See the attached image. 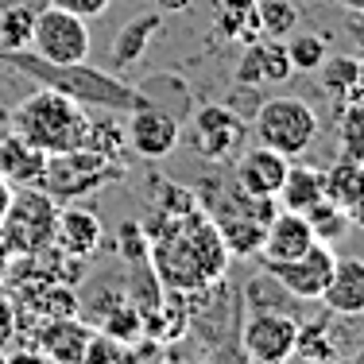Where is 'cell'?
<instances>
[{
  "instance_id": "cell-1",
  "label": "cell",
  "mask_w": 364,
  "mask_h": 364,
  "mask_svg": "<svg viewBox=\"0 0 364 364\" xmlns=\"http://www.w3.org/2000/svg\"><path fill=\"white\" fill-rule=\"evenodd\" d=\"M167 229L155 232V275L171 291H202L205 283L221 279L229 267V248H225L218 225L202 210L190 213H163Z\"/></svg>"
},
{
  "instance_id": "cell-2",
  "label": "cell",
  "mask_w": 364,
  "mask_h": 364,
  "mask_svg": "<svg viewBox=\"0 0 364 364\" xmlns=\"http://www.w3.org/2000/svg\"><path fill=\"white\" fill-rule=\"evenodd\" d=\"M0 63L16 66L20 74L36 77L39 85L47 90H58L66 97H74L77 105L85 109H109V112H136L147 105V97L132 85H124L120 77H112L105 70H93L90 63H74V66H55L43 63L39 55H31L28 47L23 50H0Z\"/></svg>"
},
{
  "instance_id": "cell-3",
  "label": "cell",
  "mask_w": 364,
  "mask_h": 364,
  "mask_svg": "<svg viewBox=\"0 0 364 364\" xmlns=\"http://www.w3.org/2000/svg\"><path fill=\"white\" fill-rule=\"evenodd\" d=\"M12 132L43 155H66L85 147V132H90V112L77 105L74 97L58 90L39 85L31 97H23L12 109Z\"/></svg>"
},
{
  "instance_id": "cell-4",
  "label": "cell",
  "mask_w": 364,
  "mask_h": 364,
  "mask_svg": "<svg viewBox=\"0 0 364 364\" xmlns=\"http://www.w3.org/2000/svg\"><path fill=\"white\" fill-rule=\"evenodd\" d=\"M63 205L43 186H12L4 218H0V237H4L12 256H31L55 245V225Z\"/></svg>"
},
{
  "instance_id": "cell-5",
  "label": "cell",
  "mask_w": 364,
  "mask_h": 364,
  "mask_svg": "<svg viewBox=\"0 0 364 364\" xmlns=\"http://www.w3.org/2000/svg\"><path fill=\"white\" fill-rule=\"evenodd\" d=\"M252 132H256V144L272 147V151L287 155V159H299L318 140V112L302 97L279 93V97H267L256 105Z\"/></svg>"
},
{
  "instance_id": "cell-6",
  "label": "cell",
  "mask_w": 364,
  "mask_h": 364,
  "mask_svg": "<svg viewBox=\"0 0 364 364\" xmlns=\"http://www.w3.org/2000/svg\"><path fill=\"white\" fill-rule=\"evenodd\" d=\"M210 205H213L210 221L218 225L229 256H256L267 221L275 218L272 198H252V194H245V190L232 182L229 194H218V198L210 194Z\"/></svg>"
},
{
  "instance_id": "cell-7",
  "label": "cell",
  "mask_w": 364,
  "mask_h": 364,
  "mask_svg": "<svg viewBox=\"0 0 364 364\" xmlns=\"http://www.w3.org/2000/svg\"><path fill=\"white\" fill-rule=\"evenodd\" d=\"M90 20L74 12H63V8L47 4L43 12H36L31 20V39L28 50L39 55L43 63H55V66H74V63H90Z\"/></svg>"
},
{
  "instance_id": "cell-8",
  "label": "cell",
  "mask_w": 364,
  "mask_h": 364,
  "mask_svg": "<svg viewBox=\"0 0 364 364\" xmlns=\"http://www.w3.org/2000/svg\"><path fill=\"white\" fill-rule=\"evenodd\" d=\"M109 178H120V163L109 155L93 151V147H77L66 155H50L47 171H43V190H47L55 202H70L82 198L90 190L105 186Z\"/></svg>"
},
{
  "instance_id": "cell-9",
  "label": "cell",
  "mask_w": 364,
  "mask_h": 364,
  "mask_svg": "<svg viewBox=\"0 0 364 364\" xmlns=\"http://www.w3.org/2000/svg\"><path fill=\"white\" fill-rule=\"evenodd\" d=\"M333 264H337L333 245L314 240V245H310L302 256L287 259V264H267L264 272L272 275V279L279 283L291 299L318 302V299H322V291H326V283H329V275H333Z\"/></svg>"
},
{
  "instance_id": "cell-10",
  "label": "cell",
  "mask_w": 364,
  "mask_h": 364,
  "mask_svg": "<svg viewBox=\"0 0 364 364\" xmlns=\"http://www.w3.org/2000/svg\"><path fill=\"white\" fill-rule=\"evenodd\" d=\"M299 329H302V322L291 314H275V310L256 314L245 326L248 360L252 364H287L294 357V345H299Z\"/></svg>"
},
{
  "instance_id": "cell-11",
  "label": "cell",
  "mask_w": 364,
  "mask_h": 364,
  "mask_svg": "<svg viewBox=\"0 0 364 364\" xmlns=\"http://www.w3.org/2000/svg\"><path fill=\"white\" fill-rule=\"evenodd\" d=\"M245 132H248V124L237 109L205 105V109H198V117H194V147H198V155H205V159H213V163L232 159L240 140H245Z\"/></svg>"
},
{
  "instance_id": "cell-12",
  "label": "cell",
  "mask_w": 364,
  "mask_h": 364,
  "mask_svg": "<svg viewBox=\"0 0 364 364\" xmlns=\"http://www.w3.org/2000/svg\"><path fill=\"white\" fill-rule=\"evenodd\" d=\"M124 140L132 151H140L144 159H167V155L182 144V124H178L175 112L155 109L151 101H147L144 109L132 112V120H128V128H124Z\"/></svg>"
},
{
  "instance_id": "cell-13",
  "label": "cell",
  "mask_w": 364,
  "mask_h": 364,
  "mask_svg": "<svg viewBox=\"0 0 364 364\" xmlns=\"http://www.w3.org/2000/svg\"><path fill=\"white\" fill-rule=\"evenodd\" d=\"M314 229H310V221L302 218V213L294 210H275V218L267 221L264 229V240H259V264H287V259L302 256L310 245H314Z\"/></svg>"
},
{
  "instance_id": "cell-14",
  "label": "cell",
  "mask_w": 364,
  "mask_h": 364,
  "mask_svg": "<svg viewBox=\"0 0 364 364\" xmlns=\"http://www.w3.org/2000/svg\"><path fill=\"white\" fill-rule=\"evenodd\" d=\"M90 341H93V329L85 326V322H77V314L55 318V322H43L36 329L39 357L47 360V364H82Z\"/></svg>"
},
{
  "instance_id": "cell-15",
  "label": "cell",
  "mask_w": 364,
  "mask_h": 364,
  "mask_svg": "<svg viewBox=\"0 0 364 364\" xmlns=\"http://www.w3.org/2000/svg\"><path fill=\"white\" fill-rule=\"evenodd\" d=\"M287 167H291L287 155L256 144V147H248V151L237 159V186L245 190V194H252V198H275L279 186H283Z\"/></svg>"
},
{
  "instance_id": "cell-16",
  "label": "cell",
  "mask_w": 364,
  "mask_h": 364,
  "mask_svg": "<svg viewBox=\"0 0 364 364\" xmlns=\"http://www.w3.org/2000/svg\"><path fill=\"white\" fill-rule=\"evenodd\" d=\"M245 47L248 50L237 63V82H245V85H283L294 74L283 39H264L259 36L252 43H245Z\"/></svg>"
},
{
  "instance_id": "cell-17",
  "label": "cell",
  "mask_w": 364,
  "mask_h": 364,
  "mask_svg": "<svg viewBox=\"0 0 364 364\" xmlns=\"http://www.w3.org/2000/svg\"><path fill=\"white\" fill-rule=\"evenodd\" d=\"M318 302L337 318L364 314V256H337L333 275H329Z\"/></svg>"
},
{
  "instance_id": "cell-18",
  "label": "cell",
  "mask_w": 364,
  "mask_h": 364,
  "mask_svg": "<svg viewBox=\"0 0 364 364\" xmlns=\"http://www.w3.org/2000/svg\"><path fill=\"white\" fill-rule=\"evenodd\" d=\"M105 245V225L93 210L85 205H66L58 210V225H55V248H63L66 256H93L97 248Z\"/></svg>"
},
{
  "instance_id": "cell-19",
  "label": "cell",
  "mask_w": 364,
  "mask_h": 364,
  "mask_svg": "<svg viewBox=\"0 0 364 364\" xmlns=\"http://www.w3.org/2000/svg\"><path fill=\"white\" fill-rule=\"evenodd\" d=\"M47 159L50 155H43L39 147L20 140L16 132L0 140V178H8L12 186H39L43 171H47Z\"/></svg>"
},
{
  "instance_id": "cell-20",
  "label": "cell",
  "mask_w": 364,
  "mask_h": 364,
  "mask_svg": "<svg viewBox=\"0 0 364 364\" xmlns=\"http://www.w3.org/2000/svg\"><path fill=\"white\" fill-rule=\"evenodd\" d=\"M322 198L345 213H353L357 205H364V163L341 155L329 171H322Z\"/></svg>"
},
{
  "instance_id": "cell-21",
  "label": "cell",
  "mask_w": 364,
  "mask_h": 364,
  "mask_svg": "<svg viewBox=\"0 0 364 364\" xmlns=\"http://www.w3.org/2000/svg\"><path fill=\"white\" fill-rule=\"evenodd\" d=\"M279 205L283 210H294V213H306L314 202H322V171L310 167V163H294L283 175V186H279Z\"/></svg>"
},
{
  "instance_id": "cell-22",
  "label": "cell",
  "mask_w": 364,
  "mask_h": 364,
  "mask_svg": "<svg viewBox=\"0 0 364 364\" xmlns=\"http://www.w3.org/2000/svg\"><path fill=\"white\" fill-rule=\"evenodd\" d=\"M163 31V16L159 12H147L136 16L132 23H124V31L112 43V66H132L144 58V50L151 47V39Z\"/></svg>"
},
{
  "instance_id": "cell-23",
  "label": "cell",
  "mask_w": 364,
  "mask_h": 364,
  "mask_svg": "<svg viewBox=\"0 0 364 364\" xmlns=\"http://www.w3.org/2000/svg\"><path fill=\"white\" fill-rule=\"evenodd\" d=\"M218 28H221L225 39H237V43L259 39L256 0H221V8H218Z\"/></svg>"
},
{
  "instance_id": "cell-24",
  "label": "cell",
  "mask_w": 364,
  "mask_h": 364,
  "mask_svg": "<svg viewBox=\"0 0 364 364\" xmlns=\"http://www.w3.org/2000/svg\"><path fill=\"white\" fill-rule=\"evenodd\" d=\"M326 90L337 97V109L345 101H353L357 93H364V77H360V63L357 58H326Z\"/></svg>"
},
{
  "instance_id": "cell-25",
  "label": "cell",
  "mask_w": 364,
  "mask_h": 364,
  "mask_svg": "<svg viewBox=\"0 0 364 364\" xmlns=\"http://www.w3.org/2000/svg\"><path fill=\"white\" fill-rule=\"evenodd\" d=\"M283 47H287V58H291V70H302V74H314L322 70V63L329 58V43L322 36H314V31H302V36H291L283 39Z\"/></svg>"
},
{
  "instance_id": "cell-26",
  "label": "cell",
  "mask_w": 364,
  "mask_h": 364,
  "mask_svg": "<svg viewBox=\"0 0 364 364\" xmlns=\"http://www.w3.org/2000/svg\"><path fill=\"white\" fill-rule=\"evenodd\" d=\"M256 12H259V36L267 39H287L299 28L294 0H256Z\"/></svg>"
},
{
  "instance_id": "cell-27",
  "label": "cell",
  "mask_w": 364,
  "mask_h": 364,
  "mask_svg": "<svg viewBox=\"0 0 364 364\" xmlns=\"http://www.w3.org/2000/svg\"><path fill=\"white\" fill-rule=\"evenodd\" d=\"M302 218L310 221V229H314V237L318 240H326V245H333V240H341L345 232H349V213L345 210H337L333 202H314L310 205L306 213H302Z\"/></svg>"
},
{
  "instance_id": "cell-28",
  "label": "cell",
  "mask_w": 364,
  "mask_h": 364,
  "mask_svg": "<svg viewBox=\"0 0 364 364\" xmlns=\"http://www.w3.org/2000/svg\"><path fill=\"white\" fill-rule=\"evenodd\" d=\"M341 151L364 163V93L341 105Z\"/></svg>"
},
{
  "instance_id": "cell-29",
  "label": "cell",
  "mask_w": 364,
  "mask_h": 364,
  "mask_svg": "<svg viewBox=\"0 0 364 364\" xmlns=\"http://www.w3.org/2000/svg\"><path fill=\"white\" fill-rule=\"evenodd\" d=\"M31 20H36V12L31 8H8L4 16H0V50H23L31 39Z\"/></svg>"
},
{
  "instance_id": "cell-30",
  "label": "cell",
  "mask_w": 364,
  "mask_h": 364,
  "mask_svg": "<svg viewBox=\"0 0 364 364\" xmlns=\"http://www.w3.org/2000/svg\"><path fill=\"white\" fill-rule=\"evenodd\" d=\"M20 337V318H16V302L8 291H0V349H12V341Z\"/></svg>"
},
{
  "instance_id": "cell-31",
  "label": "cell",
  "mask_w": 364,
  "mask_h": 364,
  "mask_svg": "<svg viewBox=\"0 0 364 364\" xmlns=\"http://www.w3.org/2000/svg\"><path fill=\"white\" fill-rule=\"evenodd\" d=\"M47 4L63 8V12H74V16H82V20H97V16L109 12L112 0H47Z\"/></svg>"
},
{
  "instance_id": "cell-32",
  "label": "cell",
  "mask_w": 364,
  "mask_h": 364,
  "mask_svg": "<svg viewBox=\"0 0 364 364\" xmlns=\"http://www.w3.org/2000/svg\"><path fill=\"white\" fill-rule=\"evenodd\" d=\"M8 264H12V252H8V245H4V237H0V283L8 279Z\"/></svg>"
},
{
  "instance_id": "cell-33",
  "label": "cell",
  "mask_w": 364,
  "mask_h": 364,
  "mask_svg": "<svg viewBox=\"0 0 364 364\" xmlns=\"http://www.w3.org/2000/svg\"><path fill=\"white\" fill-rule=\"evenodd\" d=\"M8 202H12V182H8V178H0V218H4Z\"/></svg>"
},
{
  "instance_id": "cell-34",
  "label": "cell",
  "mask_w": 364,
  "mask_h": 364,
  "mask_svg": "<svg viewBox=\"0 0 364 364\" xmlns=\"http://www.w3.org/2000/svg\"><path fill=\"white\" fill-rule=\"evenodd\" d=\"M337 4H341L345 12H353V16H364V0H337Z\"/></svg>"
},
{
  "instance_id": "cell-35",
  "label": "cell",
  "mask_w": 364,
  "mask_h": 364,
  "mask_svg": "<svg viewBox=\"0 0 364 364\" xmlns=\"http://www.w3.org/2000/svg\"><path fill=\"white\" fill-rule=\"evenodd\" d=\"M163 8H167V12H186L190 8V0H159Z\"/></svg>"
},
{
  "instance_id": "cell-36",
  "label": "cell",
  "mask_w": 364,
  "mask_h": 364,
  "mask_svg": "<svg viewBox=\"0 0 364 364\" xmlns=\"http://www.w3.org/2000/svg\"><path fill=\"white\" fill-rule=\"evenodd\" d=\"M310 364H333V357H329V360H310Z\"/></svg>"
},
{
  "instance_id": "cell-37",
  "label": "cell",
  "mask_w": 364,
  "mask_h": 364,
  "mask_svg": "<svg viewBox=\"0 0 364 364\" xmlns=\"http://www.w3.org/2000/svg\"><path fill=\"white\" fill-rule=\"evenodd\" d=\"M360 77H364V58H360Z\"/></svg>"
}]
</instances>
